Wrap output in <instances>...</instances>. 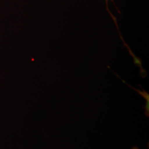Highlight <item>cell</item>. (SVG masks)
Masks as SVG:
<instances>
[{
  "instance_id": "cell-1",
  "label": "cell",
  "mask_w": 149,
  "mask_h": 149,
  "mask_svg": "<svg viewBox=\"0 0 149 149\" xmlns=\"http://www.w3.org/2000/svg\"><path fill=\"white\" fill-rule=\"evenodd\" d=\"M130 149H141V148H139V147H137V146H133V147H132V148H130Z\"/></svg>"
}]
</instances>
